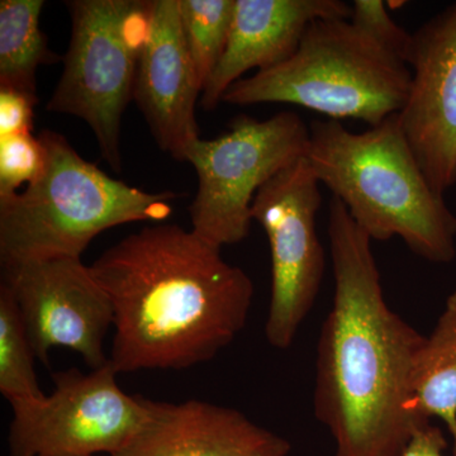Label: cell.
<instances>
[{
	"label": "cell",
	"mask_w": 456,
	"mask_h": 456,
	"mask_svg": "<svg viewBox=\"0 0 456 456\" xmlns=\"http://www.w3.org/2000/svg\"><path fill=\"white\" fill-rule=\"evenodd\" d=\"M327 233L335 293L318 338L314 416L335 441L334 456H399L431 422L410 410L425 335L389 307L371 240L335 197Z\"/></svg>",
	"instance_id": "obj_1"
},
{
	"label": "cell",
	"mask_w": 456,
	"mask_h": 456,
	"mask_svg": "<svg viewBox=\"0 0 456 456\" xmlns=\"http://www.w3.org/2000/svg\"><path fill=\"white\" fill-rule=\"evenodd\" d=\"M222 248L173 224L126 236L90 270L114 312L117 373L184 370L211 362L244 330L254 284Z\"/></svg>",
	"instance_id": "obj_2"
},
{
	"label": "cell",
	"mask_w": 456,
	"mask_h": 456,
	"mask_svg": "<svg viewBox=\"0 0 456 456\" xmlns=\"http://www.w3.org/2000/svg\"><path fill=\"white\" fill-rule=\"evenodd\" d=\"M305 159L371 241L399 237L431 263L455 259L456 216L422 173L398 114L362 134L314 121Z\"/></svg>",
	"instance_id": "obj_3"
},
{
	"label": "cell",
	"mask_w": 456,
	"mask_h": 456,
	"mask_svg": "<svg viewBox=\"0 0 456 456\" xmlns=\"http://www.w3.org/2000/svg\"><path fill=\"white\" fill-rule=\"evenodd\" d=\"M45 167L25 191L0 198L3 269L79 257L104 231L132 222H161L173 212L171 191L150 193L110 178L62 134H38Z\"/></svg>",
	"instance_id": "obj_4"
},
{
	"label": "cell",
	"mask_w": 456,
	"mask_h": 456,
	"mask_svg": "<svg viewBox=\"0 0 456 456\" xmlns=\"http://www.w3.org/2000/svg\"><path fill=\"white\" fill-rule=\"evenodd\" d=\"M410 86L406 62L350 20H320L311 23L289 59L242 77L222 102L294 104L332 121L359 119L373 127L401 113Z\"/></svg>",
	"instance_id": "obj_5"
},
{
	"label": "cell",
	"mask_w": 456,
	"mask_h": 456,
	"mask_svg": "<svg viewBox=\"0 0 456 456\" xmlns=\"http://www.w3.org/2000/svg\"><path fill=\"white\" fill-rule=\"evenodd\" d=\"M71 40L46 110L88 123L104 160L122 170L121 122L134 99L149 2L71 0Z\"/></svg>",
	"instance_id": "obj_6"
},
{
	"label": "cell",
	"mask_w": 456,
	"mask_h": 456,
	"mask_svg": "<svg viewBox=\"0 0 456 456\" xmlns=\"http://www.w3.org/2000/svg\"><path fill=\"white\" fill-rule=\"evenodd\" d=\"M308 142L310 127L290 110L264 121L242 114L220 136L197 140L185 158L198 179L191 231L220 248L244 241L257 191L305 156Z\"/></svg>",
	"instance_id": "obj_7"
},
{
	"label": "cell",
	"mask_w": 456,
	"mask_h": 456,
	"mask_svg": "<svg viewBox=\"0 0 456 456\" xmlns=\"http://www.w3.org/2000/svg\"><path fill=\"white\" fill-rule=\"evenodd\" d=\"M116 369L53 373V389L38 401L12 404L11 456H117L145 428L146 398L127 395Z\"/></svg>",
	"instance_id": "obj_8"
},
{
	"label": "cell",
	"mask_w": 456,
	"mask_h": 456,
	"mask_svg": "<svg viewBox=\"0 0 456 456\" xmlns=\"http://www.w3.org/2000/svg\"><path fill=\"white\" fill-rule=\"evenodd\" d=\"M320 185L303 156L270 179L251 206L253 221L265 231L270 246L272 287L265 336L278 350L292 346L325 275V250L316 230L322 203Z\"/></svg>",
	"instance_id": "obj_9"
},
{
	"label": "cell",
	"mask_w": 456,
	"mask_h": 456,
	"mask_svg": "<svg viewBox=\"0 0 456 456\" xmlns=\"http://www.w3.org/2000/svg\"><path fill=\"white\" fill-rule=\"evenodd\" d=\"M42 364L53 347H68L90 369L104 367V338L113 330L114 312L106 290L79 257H60L3 269Z\"/></svg>",
	"instance_id": "obj_10"
},
{
	"label": "cell",
	"mask_w": 456,
	"mask_h": 456,
	"mask_svg": "<svg viewBox=\"0 0 456 456\" xmlns=\"http://www.w3.org/2000/svg\"><path fill=\"white\" fill-rule=\"evenodd\" d=\"M408 68L399 125L431 188L444 197L456 184V3L413 33Z\"/></svg>",
	"instance_id": "obj_11"
},
{
	"label": "cell",
	"mask_w": 456,
	"mask_h": 456,
	"mask_svg": "<svg viewBox=\"0 0 456 456\" xmlns=\"http://www.w3.org/2000/svg\"><path fill=\"white\" fill-rule=\"evenodd\" d=\"M202 92L183 35L179 0H150L134 99L158 146L175 160L185 161L200 139L196 107Z\"/></svg>",
	"instance_id": "obj_12"
},
{
	"label": "cell",
	"mask_w": 456,
	"mask_h": 456,
	"mask_svg": "<svg viewBox=\"0 0 456 456\" xmlns=\"http://www.w3.org/2000/svg\"><path fill=\"white\" fill-rule=\"evenodd\" d=\"M350 13L351 5L341 0H236L226 49L204 86L203 110H215L248 71L289 59L311 23L349 20Z\"/></svg>",
	"instance_id": "obj_13"
},
{
	"label": "cell",
	"mask_w": 456,
	"mask_h": 456,
	"mask_svg": "<svg viewBox=\"0 0 456 456\" xmlns=\"http://www.w3.org/2000/svg\"><path fill=\"white\" fill-rule=\"evenodd\" d=\"M146 403L145 428L117 456H288L292 450L289 441L233 408L200 399Z\"/></svg>",
	"instance_id": "obj_14"
},
{
	"label": "cell",
	"mask_w": 456,
	"mask_h": 456,
	"mask_svg": "<svg viewBox=\"0 0 456 456\" xmlns=\"http://www.w3.org/2000/svg\"><path fill=\"white\" fill-rule=\"evenodd\" d=\"M410 410L422 421L440 419L456 448V289L417 353Z\"/></svg>",
	"instance_id": "obj_15"
},
{
	"label": "cell",
	"mask_w": 456,
	"mask_h": 456,
	"mask_svg": "<svg viewBox=\"0 0 456 456\" xmlns=\"http://www.w3.org/2000/svg\"><path fill=\"white\" fill-rule=\"evenodd\" d=\"M44 7V0L0 2V88L37 95L38 68L61 60L41 31Z\"/></svg>",
	"instance_id": "obj_16"
},
{
	"label": "cell",
	"mask_w": 456,
	"mask_h": 456,
	"mask_svg": "<svg viewBox=\"0 0 456 456\" xmlns=\"http://www.w3.org/2000/svg\"><path fill=\"white\" fill-rule=\"evenodd\" d=\"M36 354L11 290L0 285V393L9 404L45 397L35 370Z\"/></svg>",
	"instance_id": "obj_17"
},
{
	"label": "cell",
	"mask_w": 456,
	"mask_h": 456,
	"mask_svg": "<svg viewBox=\"0 0 456 456\" xmlns=\"http://www.w3.org/2000/svg\"><path fill=\"white\" fill-rule=\"evenodd\" d=\"M235 7L236 0H179L183 35L203 90L226 49Z\"/></svg>",
	"instance_id": "obj_18"
},
{
	"label": "cell",
	"mask_w": 456,
	"mask_h": 456,
	"mask_svg": "<svg viewBox=\"0 0 456 456\" xmlns=\"http://www.w3.org/2000/svg\"><path fill=\"white\" fill-rule=\"evenodd\" d=\"M45 167L40 137L32 132L0 137V198L17 193L31 184Z\"/></svg>",
	"instance_id": "obj_19"
},
{
	"label": "cell",
	"mask_w": 456,
	"mask_h": 456,
	"mask_svg": "<svg viewBox=\"0 0 456 456\" xmlns=\"http://www.w3.org/2000/svg\"><path fill=\"white\" fill-rule=\"evenodd\" d=\"M349 20L380 46L408 65L413 35L392 20L383 0H355L351 5Z\"/></svg>",
	"instance_id": "obj_20"
},
{
	"label": "cell",
	"mask_w": 456,
	"mask_h": 456,
	"mask_svg": "<svg viewBox=\"0 0 456 456\" xmlns=\"http://www.w3.org/2000/svg\"><path fill=\"white\" fill-rule=\"evenodd\" d=\"M36 94L11 88H0V137L31 132Z\"/></svg>",
	"instance_id": "obj_21"
},
{
	"label": "cell",
	"mask_w": 456,
	"mask_h": 456,
	"mask_svg": "<svg viewBox=\"0 0 456 456\" xmlns=\"http://www.w3.org/2000/svg\"><path fill=\"white\" fill-rule=\"evenodd\" d=\"M446 449L448 440L444 431L439 426L428 422L415 432L406 449L399 456H446ZM452 456H456V448L452 450Z\"/></svg>",
	"instance_id": "obj_22"
}]
</instances>
